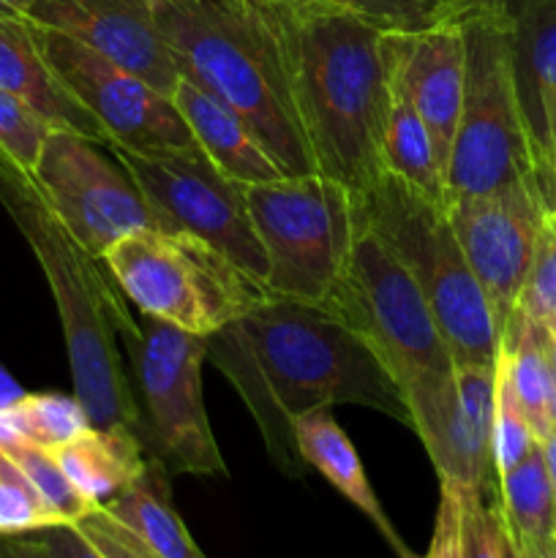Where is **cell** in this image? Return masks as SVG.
Segmentation results:
<instances>
[{
    "label": "cell",
    "instance_id": "32",
    "mask_svg": "<svg viewBox=\"0 0 556 558\" xmlns=\"http://www.w3.org/2000/svg\"><path fill=\"white\" fill-rule=\"evenodd\" d=\"M58 523L14 458L0 447V534H33Z\"/></svg>",
    "mask_w": 556,
    "mask_h": 558
},
{
    "label": "cell",
    "instance_id": "17",
    "mask_svg": "<svg viewBox=\"0 0 556 558\" xmlns=\"http://www.w3.org/2000/svg\"><path fill=\"white\" fill-rule=\"evenodd\" d=\"M512 74L523 129L532 150L534 178L548 207H556L551 140L556 118V0L527 11L512 22Z\"/></svg>",
    "mask_w": 556,
    "mask_h": 558
},
{
    "label": "cell",
    "instance_id": "40",
    "mask_svg": "<svg viewBox=\"0 0 556 558\" xmlns=\"http://www.w3.org/2000/svg\"><path fill=\"white\" fill-rule=\"evenodd\" d=\"M516 545L521 558H556V534L543 539H516Z\"/></svg>",
    "mask_w": 556,
    "mask_h": 558
},
{
    "label": "cell",
    "instance_id": "8",
    "mask_svg": "<svg viewBox=\"0 0 556 558\" xmlns=\"http://www.w3.org/2000/svg\"><path fill=\"white\" fill-rule=\"evenodd\" d=\"M104 262L142 316L194 336H216L267 300L259 283L189 232L140 229L109 245Z\"/></svg>",
    "mask_w": 556,
    "mask_h": 558
},
{
    "label": "cell",
    "instance_id": "35",
    "mask_svg": "<svg viewBox=\"0 0 556 558\" xmlns=\"http://www.w3.org/2000/svg\"><path fill=\"white\" fill-rule=\"evenodd\" d=\"M463 501L461 490L450 483H439V507H436L434 534L428 554L423 558H463Z\"/></svg>",
    "mask_w": 556,
    "mask_h": 558
},
{
    "label": "cell",
    "instance_id": "44",
    "mask_svg": "<svg viewBox=\"0 0 556 558\" xmlns=\"http://www.w3.org/2000/svg\"><path fill=\"white\" fill-rule=\"evenodd\" d=\"M548 409H551V425H554V430H556V357H554V363H551V403H548Z\"/></svg>",
    "mask_w": 556,
    "mask_h": 558
},
{
    "label": "cell",
    "instance_id": "48",
    "mask_svg": "<svg viewBox=\"0 0 556 558\" xmlns=\"http://www.w3.org/2000/svg\"><path fill=\"white\" fill-rule=\"evenodd\" d=\"M551 352H554V357H556V341H554V338H551Z\"/></svg>",
    "mask_w": 556,
    "mask_h": 558
},
{
    "label": "cell",
    "instance_id": "39",
    "mask_svg": "<svg viewBox=\"0 0 556 558\" xmlns=\"http://www.w3.org/2000/svg\"><path fill=\"white\" fill-rule=\"evenodd\" d=\"M0 558H55L36 534H0Z\"/></svg>",
    "mask_w": 556,
    "mask_h": 558
},
{
    "label": "cell",
    "instance_id": "28",
    "mask_svg": "<svg viewBox=\"0 0 556 558\" xmlns=\"http://www.w3.org/2000/svg\"><path fill=\"white\" fill-rule=\"evenodd\" d=\"M3 450L14 458L16 466L31 480L36 494L41 496L44 505L52 510V515L60 523H80L87 512L96 510L71 485V480L65 477L63 466H60L52 450H44V447L31 445V441H14V445L3 447Z\"/></svg>",
    "mask_w": 556,
    "mask_h": 558
},
{
    "label": "cell",
    "instance_id": "7",
    "mask_svg": "<svg viewBox=\"0 0 556 558\" xmlns=\"http://www.w3.org/2000/svg\"><path fill=\"white\" fill-rule=\"evenodd\" d=\"M251 221L267 256V294L327 308L352 262L358 199L322 172L245 185Z\"/></svg>",
    "mask_w": 556,
    "mask_h": 558
},
{
    "label": "cell",
    "instance_id": "26",
    "mask_svg": "<svg viewBox=\"0 0 556 558\" xmlns=\"http://www.w3.org/2000/svg\"><path fill=\"white\" fill-rule=\"evenodd\" d=\"M496 499L505 526L516 539H543L556 534L554 490L540 441L521 463L496 477Z\"/></svg>",
    "mask_w": 556,
    "mask_h": 558
},
{
    "label": "cell",
    "instance_id": "14",
    "mask_svg": "<svg viewBox=\"0 0 556 558\" xmlns=\"http://www.w3.org/2000/svg\"><path fill=\"white\" fill-rule=\"evenodd\" d=\"M545 210L548 205L537 180H518L491 194L452 196L447 202L452 232L488 294L499 330L516 314Z\"/></svg>",
    "mask_w": 556,
    "mask_h": 558
},
{
    "label": "cell",
    "instance_id": "36",
    "mask_svg": "<svg viewBox=\"0 0 556 558\" xmlns=\"http://www.w3.org/2000/svg\"><path fill=\"white\" fill-rule=\"evenodd\" d=\"M76 526L107 558H161L101 507L87 512Z\"/></svg>",
    "mask_w": 556,
    "mask_h": 558
},
{
    "label": "cell",
    "instance_id": "16",
    "mask_svg": "<svg viewBox=\"0 0 556 558\" xmlns=\"http://www.w3.org/2000/svg\"><path fill=\"white\" fill-rule=\"evenodd\" d=\"M385 49L414 109L428 125L447 172L467 74L461 22H439L420 31H385Z\"/></svg>",
    "mask_w": 556,
    "mask_h": 558
},
{
    "label": "cell",
    "instance_id": "15",
    "mask_svg": "<svg viewBox=\"0 0 556 558\" xmlns=\"http://www.w3.org/2000/svg\"><path fill=\"white\" fill-rule=\"evenodd\" d=\"M25 20L85 44L172 98L180 71L153 20L150 0H38Z\"/></svg>",
    "mask_w": 556,
    "mask_h": 558
},
{
    "label": "cell",
    "instance_id": "33",
    "mask_svg": "<svg viewBox=\"0 0 556 558\" xmlns=\"http://www.w3.org/2000/svg\"><path fill=\"white\" fill-rule=\"evenodd\" d=\"M311 3L352 11L379 25L382 31H420V27L439 25L445 14V0H311Z\"/></svg>",
    "mask_w": 556,
    "mask_h": 558
},
{
    "label": "cell",
    "instance_id": "25",
    "mask_svg": "<svg viewBox=\"0 0 556 558\" xmlns=\"http://www.w3.org/2000/svg\"><path fill=\"white\" fill-rule=\"evenodd\" d=\"M501 354L507 360L510 381L516 387L518 403L527 414L532 434L537 441H545L554 434L551 425V336L543 325L516 311L501 330Z\"/></svg>",
    "mask_w": 556,
    "mask_h": 558
},
{
    "label": "cell",
    "instance_id": "43",
    "mask_svg": "<svg viewBox=\"0 0 556 558\" xmlns=\"http://www.w3.org/2000/svg\"><path fill=\"white\" fill-rule=\"evenodd\" d=\"M36 3L38 0H0V16H16V20H25V14Z\"/></svg>",
    "mask_w": 556,
    "mask_h": 558
},
{
    "label": "cell",
    "instance_id": "34",
    "mask_svg": "<svg viewBox=\"0 0 556 558\" xmlns=\"http://www.w3.org/2000/svg\"><path fill=\"white\" fill-rule=\"evenodd\" d=\"M467 501V499H463ZM505 518L496 496H478L463 510V558H501Z\"/></svg>",
    "mask_w": 556,
    "mask_h": 558
},
{
    "label": "cell",
    "instance_id": "5",
    "mask_svg": "<svg viewBox=\"0 0 556 558\" xmlns=\"http://www.w3.org/2000/svg\"><path fill=\"white\" fill-rule=\"evenodd\" d=\"M327 311L374 349L407 401L409 428L439 472L456 412V360L420 283L363 216L349 270Z\"/></svg>",
    "mask_w": 556,
    "mask_h": 558
},
{
    "label": "cell",
    "instance_id": "47",
    "mask_svg": "<svg viewBox=\"0 0 556 558\" xmlns=\"http://www.w3.org/2000/svg\"><path fill=\"white\" fill-rule=\"evenodd\" d=\"M545 330H548V336L554 338V341H556V322H554V325H548V327H545Z\"/></svg>",
    "mask_w": 556,
    "mask_h": 558
},
{
    "label": "cell",
    "instance_id": "2",
    "mask_svg": "<svg viewBox=\"0 0 556 558\" xmlns=\"http://www.w3.org/2000/svg\"><path fill=\"white\" fill-rule=\"evenodd\" d=\"M294 109L316 172L363 196L382 178L390 107L385 31L352 11L273 0Z\"/></svg>",
    "mask_w": 556,
    "mask_h": 558
},
{
    "label": "cell",
    "instance_id": "20",
    "mask_svg": "<svg viewBox=\"0 0 556 558\" xmlns=\"http://www.w3.org/2000/svg\"><path fill=\"white\" fill-rule=\"evenodd\" d=\"M294 447H298V456L305 466L316 469L349 505L358 507L374 523V529L382 534V539L396 558H420L412 554V548L403 543L401 534L387 518L385 507L379 505L374 488H371L368 474H365L352 439L338 425L330 409H316V412L305 414L294 423Z\"/></svg>",
    "mask_w": 556,
    "mask_h": 558
},
{
    "label": "cell",
    "instance_id": "24",
    "mask_svg": "<svg viewBox=\"0 0 556 558\" xmlns=\"http://www.w3.org/2000/svg\"><path fill=\"white\" fill-rule=\"evenodd\" d=\"M387 65H390V107H387L385 140H382V167H385V172L407 180L428 199L447 207L450 189H447V172L439 150H436L434 136L414 109L390 58H387Z\"/></svg>",
    "mask_w": 556,
    "mask_h": 558
},
{
    "label": "cell",
    "instance_id": "31",
    "mask_svg": "<svg viewBox=\"0 0 556 558\" xmlns=\"http://www.w3.org/2000/svg\"><path fill=\"white\" fill-rule=\"evenodd\" d=\"M52 131V123L38 109H33L25 98L0 90V153L9 161L33 174L38 156L47 145V136Z\"/></svg>",
    "mask_w": 556,
    "mask_h": 558
},
{
    "label": "cell",
    "instance_id": "4",
    "mask_svg": "<svg viewBox=\"0 0 556 558\" xmlns=\"http://www.w3.org/2000/svg\"><path fill=\"white\" fill-rule=\"evenodd\" d=\"M150 11L180 76L232 107L287 174L316 172L273 0H150Z\"/></svg>",
    "mask_w": 556,
    "mask_h": 558
},
{
    "label": "cell",
    "instance_id": "18",
    "mask_svg": "<svg viewBox=\"0 0 556 558\" xmlns=\"http://www.w3.org/2000/svg\"><path fill=\"white\" fill-rule=\"evenodd\" d=\"M172 104L189 125L196 147L216 163L218 172L240 185L270 183L287 174L251 131V125L232 107L207 93L189 76H180L172 90Z\"/></svg>",
    "mask_w": 556,
    "mask_h": 558
},
{
    "label": "cell",
    "instance_id": "3",
    "mask_svg": "<svg viewBox=\"0 0 556 558\" xmlns=\"http://www.w3.org/2000/svg\"><path fill=\"white\" fill-rule=\"evenodd\" d=\"M0 207L31 245L58 308L74 396L98 428L142 434L123 343L140 330V316L109 272L55 216L31 172L0 153ZM142 439V436H140Z\"/></svg>",
    "mask_w": 556,
    "mask_h": 558
},
{
    "label": "cell",
    "instance_id": "6",
    "mask_svg": "<svg viewBox=\"0 0 556 558\" xmlns=\"http://www.w3.org/2000/svg\"><path fill=\"white\" fill-rule=\"evenodd\" d=\"M354 199L363 221L420 283L456 365H494L501 330L452 232L447 207L390 172H382Z\"/></svg>",
    "mask_w": 556,
    "mask_h": 558
},
{
    "label": "cell",
    "instance_id": "9",
    "mask_svg": "<svg viewBox=\"0 0 556 558\" xmlns=\"http://www.w3.org/2000/svg\"><path fill=\"white\" fill-rule=\"evenodd\" d=\"M458 22L467 44V74L447 163L450 199L537 180L512 74V20L469 11Z\"/></svg>",
    "mask_w": 556,
    "mask_h": 558
},
{
    "label": "cell",
    "instance_id": "19",
    "mask_svg": "<svg viewBox=\"0 0 556 558\" xmlns=\"http://www.w3.org/2000/svg\"><path fill=\"white\" fill-rule=\"evenodd\" d=\"M494 365H456V412L439 483H450L463 499L496 496L494 439Z\"/></svg>",
    "mask_w": 556,
    "mask_h": 558
},
{
    "label": "cell",
    "instance_id": "10",
    "mask_svg": "<svg viewBox=\"0 0 556 558\" xmlns=\"http://www.w3.org/2000/svg\"><path fill=\"white\" fill-rule=\"evenodd\" d=\"M123 347L147 456L161 461L169 474L223 477L227 463L202 396L210 338L140 314V330Z\"/></svg>",
    "mask_w": 556,
    "mask_h": 558
},
{
    "label": "cell",
    "instance_id": "12",
    "mask_svg": "<svg viewBox=\"0 0 556 558\" xmlns=\"http://www.w3.org/2000/svg\"><path fill=\"white\" fill-rule=\"evenodd\" d=\"M33 180L55 216L98 259L125 234L158 227L129 169L107 145L76 131L55 129L47 136Z\"/></svg>",
    "mask_w": 556,
    "mask_h": 558
},
{
    "label": "cell",
    "instance_id": "45",
    "mask_svg": "<svg viewBox=\"0 0 556 558\" xmlns=\"http://www.w3.org/2000/svg\"><path fill=\"white\" fill-rule=\"evenodd\" d=\"M505 529H507V526H505ZM501 558H521V550H518V545H516V539H512L510 529H507L505 545H501Z\"/></svg>",
    "mask_w": 556,
    "mask_h": 558
},
{
    "label": "cell",
    "instance_id": "42",
    "mask_svg": "<svg viewBox=\"0 0 556 558\" xmlns=\"http://www.w3.org/2000/svg\"><path fill=\"white\" fill-rule=\"evenodd\" d=\"M543 445V456H545V466H548V477H551V490H554V518H556V430L548 436Z\"/></svg>",
    "mask_w": 556,
    "mask_h": 558
},
{
    "label": "cell",
    "instance_id": "37",
    "mask_svg": "<svg viewBox=\"0 0 556 558\" xmlns=\"http://www.w3.org/2000/svg\"><path fill=\"white\" fill-rule=\"evenodd\" d=\"M33 534L41 539L44 548L55 558H107L80 532L76 523H58V526L41 529V532Z\"/></svg>",
    "mask_w": 556,
    "mask_h": 558
},
{
    "label": "cell",
    "instance_id": "30",
    "mask_svg": "<svg viewBox=\"0 0 556 558\" xmlns=\"http://www.w3.org/2000/svg\"><path fill=\"white\" fill-rule=\"evenodd\" d=\"M516 311L534 325L548 327L556 322V207L543 213L537 245Z\"/></svg>",
    "mask_w": 556,
    "mask_h": 558
},
{
    "label": "cell",
    "instance_id": "29",
    "mask_svg": "<svg viewBox=\"0 0 556 558\" xmlns=\"http://www.w3.org/2000/svg\"><path fill=\"white\" fill-rule=\"evenodd\" d=\"M537 445L518 403L516 387L510 381L505 354H496V374H494V439H491V452H494V472L496 477L510 472L516 463H521L529 456V450Z\"/></svg>",
    "mask_w": 556,
    "mask_h": 558
},
{
    "label": "cell",
    "instance_id": "41",
    "mask_svg": "<svg viewBox=\"0 0 556 558\" xmlns=\"http://www.w3.org/2000/svg\"><path fill=\"white\" fill-rule=\"evenodd\" d=\"M22 396H25V390H22V387L16 385L14 379H11L9 371H5L3 365H0V409L11 407V403L20 401Z\"/></svg>",
    "mask_w": 556,
    "mask_h": 558
},
{
    "label": "cell",
    "instance_id": "21",
    "mask_svg": "<svg viewBox=\"0 0 556 558\" xmlns=\"http://www.w3.org/2000/svg\"><path fill=\"white\" fill-rule=\"evenodd\" d=\"M0 90L25 98L52 123V129L76 131L107 145V136L96 120L69 96V90L52 74L27 20L0 16Z\"/></svg>",
    "mask_w": 556,
    "mask_h": 558
},
{
    "label": "cell",
    "instance_id": "22",
    "mask_svg": "<svg viewBox=\"0 0 556 558\" xmlns=\"http://www.w3.org/2000/svg\"><path fill=\"white\" fill-rule=\"evenodd\" d=\"M55 458L82 499L96 510L129 488L147 466V450L140 434L120 425H90L69 445L55 450Z\"/></svg>",
    "mask_w": 556,
    "mask_h": 558
},
{
    "label": "cell",
    "instance_id": "13",
    "mask_svg": "<svg viewBox=\"0 0 556 558\" xmlns=\"http://www.w3.org/2000/svg\"><path fill=\"white\" fill-rule=\"evenodd\" d=\"M31 27L52 74L96 120L107 136V147L153 150L194 145L189 125L167 93L63 33Z\"/></svg>",
    "mask_w": 556,
    "mask_h": 558
},
{
    "label": "cell",
    "instance_id": "23",
    "mask_svg": "<svg viewBox=\"0 0 556 558\" xmlns=\"http://www.w3.org/2000/svg\"><path fill=\"white\" fill-rule=\"evenodd\" d=\"M169 477L172 474L167 472V466L147 456L145 472L101 510H107L114 521L123 523L161 558H207L174 510Z\"/></svg>",
    "mask_w": 556,
    "mask_h": 558
},
{
    "label": "cell",
    "instance_id": "27",
    "mask_svg": "<svg viewBox=\"0 0 556 558\" xmlns=\"http://www.w3.org/2000/svg\"><path fill=\"white\" fill-rule=\"evenodd\" d=\"M9 409L22 441L52 452L93 425L80 398L60 396V392H25Z\"/></svg>",
    "mask_w": 556,
    "mask_h": 558
},
{
    "label": "cell",
    "instance_id": "46",
    "mask_svg": "<svg viewBox=\"0 0 556 558\" xmlns=\"http://www.w3.org/2000/svg\"><path fill=\"white\" fill-rule=\"evenodd\" d=\"M551 158H554V178H556V118H554V140H551Z\"/></svg>",
    "mask_w": 556,
    "mask_h": 558
},
{
    "label": "cell",
    "instance_id": "1",
    "mask_svg": "<svg viewBox=\"0 0 556 558\" xmlns=\"http://www.w3.org/2000/svg\"><path fill=\"white\" fill-rule=\"evenodd\" d=\"M216 368L249 407L273 461L289 474L305 463L294 423L316 409L363 407L409 425V409L358 330L319 305L267 298L210 336Z\"/></svg>",
    "mask_w": 556,
    "mask_h": 558
},
{
    "label": "cell",
    "instance_id": "11",
    "mask_svg": "<svg viewBox=\"0 0 556 558\" xmlns=\"http://www.w3.org/2000/svg\"><path fill=\"white\" fill-rule=\"evenodd\" d=\"M109 150L136 180L158 227L205 240L267 292V256L251 221L245 185L218 172L196 142L153 150Z\"/></svg>",
    "mask_w": 556,
    "mask_h": 558
},
{
    "label": "cell",
    "instance_id": "38",
    "mask_svg": "<svg viewBox=\"0 0 556 558\" xmlns=\"http://www.w3.org/2000/svg\"><path fill=\"white\" fill-rule=\"evenodd\" d=\"M543 3H551V0H445L442 22H458L469 11H491V14L507 16V20L516 22L518 16Z\"/></svg>",
    "mask_w": 556,
    "mask_h": 558
}]
</instances>
